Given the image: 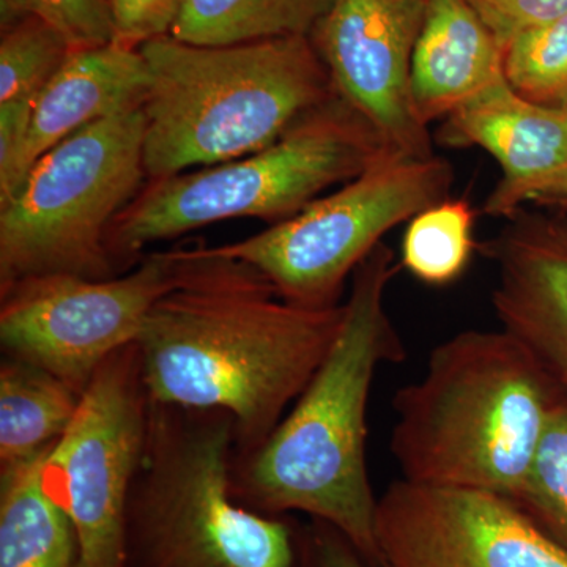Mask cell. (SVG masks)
Wrapping results in <instances>:
<instances>
[{
  "label": "cell",
  "mask_w": 567,
  "mask_h": 567,
  "mask_svg": "<svg viewBox=\"0 0 567 567\" xmlns=\"http://www.w3.org/2000/svg\"><path fill=\"white\" fill-rule=\"evenodd\" d=\"M181 281L145 317L136 344L153 402L233 420L246 456L264 445L311 382L346 306L289 303L240 260L175 249Z\"/></svg>",
  "instance_id": "6da1fadb"
},
{
  "label": "cell",
  "mask_w": 567,
  "mask_h": 567,
  "mask_svg": "<svg viewBox=\"0 0 567 567\" xmlns=\"http://www.w3.org/2000/svg\"><path fill=\"white\" fill-rule=\"evenodd\" d=\"M401 264L385 241L352 276L344 322L311 382L264 445L234 473V494L268 514H309L379 567L377 502L365 464L368 405L380 365L405 347L386 311Z\"/></svg>",
  "instance_id": "7a4b0ae2"
},
{
  "label": "cell",
  "mask_w": 567,
  "mask_h": 567,
  "mask_svg": "<svg viewBox=\"0 0 567 567\" xmlns=\"http://www.w3.org/2000/svg\"><path fill=\"white\" fill-rule=\"evenodd\" d=\"M558 391L507 331L453 336L395 393L390 447L402 480L516 498Z\"/></svg>",
  "instance_id": "3957f363"
},
{
  "label": "cell",
  "mask_w": 567,
  "mask_h": 567,
  "mask_svg": "<svg viewBox=\"0 0 567 567\" xmlns=\"http://www.w3.org/2000/svg\"><path fill=\"white\" fill-rule=\"evenodd\" d=\"M140 51L148 181L262 151L336 93L311 37L204 47L166 35Z\"/></svg>",
  "instance_id": "277c9868"
},
{
  "label": "cell",
  "mask_w": 567,
  "mask_h": 567,
  "mask_svg": "<svg viewBox=\"0 0 567 567\" xmlns=\"http://www.w3.org/2000/svg\"><path fill=\"white\" fill-rule=\"evenodd\" d=\"M391 152L374 126L336 92L262 151L145 183L112 223L107 249L123 268L140 262L147 246L215 223L254 218L274 226Z\"/></svg>",
  "instance_id": "5b68a950"
},
{
  "label": "cell",
  "mask_w": 567,
  "mask_h": 567,
  "mask_svg": "<svg viewBox=\"0 0 567 567\" xmlns=\"http://www.w3.org/2000/svg\"><path fill=\"white\" fill-rule=\"evenodd\" d=\"M234 423L151 399L126 509V567H297L292 532L238 505Z\"/></svg>",
  "instance_id": "8992f818"
},
{
  "label": "cell",
  "mask_w": 567,
  "mask_h": 567,
  "mask_svg": "<svg viewBox=\"0 0 567 567\" xmlns=\"http://www.w3.org/2000/svg\"><path fill=\"white\" fill-rule=\"evenodd\" d=\"M147 182L142 106L44 153L0 207V289L35 276H117L107 233Z\"/></svg>",
  "instance_id": "52a82bcc"
},
{
  "label": "cell",
  "mask_w": 567,
  "mask_h": 567,
  "mask_svg": "<svg viewBox=\"0 0 567 567\" xmlns=\"http://www.w3.org/2000/svg\"><path fill=\"white\" fill-rule=\"evenodd\" d=\"M453 181L446 159L391 152L292 218L245 240L200 249L251 265L289 303L333 308L347 278L383 235L446 199Z\"/></svg>",
  "instance_id": "ba28073f"
},
{
  "label": "cell",
  "mask_w": 567,
  "mask_h": 567,
  "mask_svg": "<svg viewBox=\"0 0 567 567\" xmlns=\"http://www.w3.org/2000/svg\"><path fill=\"white\" fill-rule=\"evenodd\" d=\"M151 395L136 342L107 358L48 450V492L69 514L80 567H126V509L147 443Z\"/></svg>",
  "instance_id": "9c48e42d"
},
{
  "label": "cell",
  "mask_w": 567,
  "mask_h": 567,
  "mask_svg": "<svg viewBox=\"0 0 567 567\" xmlns=\"http://www.w3.org/2000/svg\"><path fill=\"white\" fill-rule=\"evenodd\" d=\"M175 249L142 257L106 279L35 276L0 289V344L69 383L78 393L104 361L140 338L156 301L181 281Z\"/></svg>",
  "instance_id": "30bf717a"
},
{
  "label": "cell",
  "mask_w": 567,
  "mask_h": 567,
  "mask_svg": "<svg viewBox=\"0 0 567 567\" xmlns=\"http://www.w3.org/2000/svg\"><path fill=\"white\" fill-rule=\"evenodd\" d=\"M379 567H567V548L494 492L398 480L377 502Z\"/></svg>",
  "instance_id": "8fae6325"
},
{
  "label": "cell",
  "mask_w": 567,
  "mask_h": 567,
  "mask_svg": "<svg viewBox=\"0 0 567 567\" xmlns=\"http://www.w3.org/2000/svg\"><path fill=\"white\" fill-rule=\"evenodd\" d=\"M425 0H334L312 32L336 92L394 152L434 156L412 99V58Z\"/></svg>",
  "instance_id": "7c38bea8"
},
{
  "label": "cell",
  "mask_w": 567,
  "mask_h": 567,
  "mask_svg": "<svg viewBox=\"0 0 567 567\" xmlns=\"http://www.w3.org/2000/svg\"><path fill=\"white\" fill-rule=\"evenodd\" d=\"M439 140L483 148L498 163L486 215L511 219L528 203L567 204V107L529 102L505 78L446 117Z\"/></svg>",
  "instance_id": "4fadbf2b"
},
{
  "label": "cell",
  "mask_w": 567,
  "mask_h": 567,
  "mask_svg": "<svg viewBox=\"0 0 567 567\" xmlns=\"http://www.w3.org/2000/svg\"><path fill=\"white\" fill-rule=\"evenodd\" d=\"M480 251L495 265L496 319L567 393V221L517 213Z\"/></svg>",
  "instance_id": "5bb4252c"
},
{
  "label": "cell",
  "mask_w": 567,
  "mask_h": 567,
  "mask_svg": "<svg viewBox=\"0 0 567 567\" xmlns=\"http://www.w3.org/2000/svg\"><path fill=\"white\" fill-rule=\"evenodd\" d=\"M151 74L140 50L110 44L71 51L33 104L31 128L6 205L44 153L71 134L122 111L141 107Z\"/></svg>",
  "instance_id": "9a60e30c"
},
{
  "label": "cell",
  "mask_w": 567,
  "mask_h": 567,
  "mask_svg": "<svg viewBox=\"0 0 567 567\" xmlns=\"http://www.w3.org/2000/svg\"><path fill=\"white\" fill-rule=\"evenodd\" d=\"M505 80V51L466 0H425L412 58V99L425 126Z\"/></svg>",
  "instance_id": "2e32d148"
},
{
  "label": "cell",
  "mask_w": 567,
  "mask_h": 567,
  "mask_svg": "<svg viewBox=\"0 0 567 567\" xmlns=\"http://www.w3.org/2000/svg\"><path fill=\"white\" fill-rule=\"evenodd\" d=\"M48 450L0 470V567H80L76 529L44 484Z\"/></svg>",
  "instance_id": "e0dca14e"
},
{
  "label": "cell",
  "mask_w": 567,
  "mask_h": 567,
  "mask_svg": "<svg viewBox=\"0 0 567 567\" xmlns=\"http://www.w3.org/2000/svg\"><path fill=\"white\" fill-rule=\"evenodd\" d=\"M81 395L47 369L6 354L0 364V470L54 445Z\"/></svg>",
  "instance_id": "ac0fdd59"
},
{
  "label": "cell",
  "mask_w": 567,
  "mask_h": 567,
  "mask_svg": "<svg viewBox=\"0 0 567 567\" xmlns=\"http://www.w3.org/2000/svg\"><path fill=\"white\" fill-rule=\"evenodd\" d=\"M334 0H182L171 37L204 47L311 37Z\"/></svg>",
  "instance_id": "d6986e66"
},
{
  "label": "cell",
  "mask_w": 567,
  "mask_h": 567,
  "mask_svg": "<svg viewBox=\"0 0 567 567\" xmlns=\"http://www.w3.org/2000/svg\"><path fill=\"white\" fill-rule=\"evenodd\" d=\"M476 213L466 199H443L410 219L401 267L427 286H447L465 274L476 251Z\"/></svg>",
  "instance_id": "ffe728a7"
},
{
  "label": "cell",
  "mask_w": 567,
  "mask_h": 567,
  "mask_svg": "<svg viewBox=\"0 0 567 567\" xmlns=\"http://www.w3.org/2000/svg\"><path fill=\"white\" fill-rule=\"evenodd\" d=\"M517 503L567 548V393L559 388Z\"/></svg>",
  "instance_id": "44dd1931"
},
{
  "label": "cell",
  "mask_w": 567,
  "mask_h": 567,
  "mask_svg": "<svg viewBox=\"0 0 567 567\" xmlns=\"http://www.w3.org/2000/svg\"><path fill=\"white\" fill-rule=\"evenodd\" d=\"M71 51L65 37L37 14L2 31L0 103L35 100Z\"/></svg>",
  "instance_id": "7402d4cb"
},
{
  "label": "cell",
  "mask_w": 567,
  "mask_h": 567,
  "mask_svg": "<svg viewBox=\"0 0 567 567\" xmlns=\"http://www.w3.org/2000/svg\"><path fill=\"white\" fill-rule=\"evenodd\" d=\"M505 78L529 102L567 107V14L507 44Z\"/></svg>",
  "instance_id": "603a6c76"
},
{
  "label": "cell",
  "mask_w": 567,
  "mask_h": 567,
  "mask_svg": "<svg viewBox=\"0 0 567 567\" xmlns=\"http://www.w3.org/2000/svg\"><path fill=\"white\" fill-rule=\"evenodd\" d=\"M32 13L54 25L71 50L104 47L115 41L110 0H29Z\"/></svg>",
  "instance_id": "cb8c5ba5"
},
{
  "label": "cell",
  "mask_w": 567,
  "mask_h": 567,
  "mask_svg": "<svg viewBox=\"0 0 567 567\" xmlns=\"http://www.w3.org/2000/svg\"><path fill=\"white\" fill-rule=\"evenodd\" d=\"M503 51L520 33L567 14V0H466Z\"/></svg>",
  "instance_id": "d4e9b609"
},
{
  "label": "cell",
  "mask_w": 567,
  "mask_h": 567,
  "mask_svg": "<svg viewBox=\"0 0 567 567\" xmlns=\"http://www.w3.org/2000/svg\"><path fill=\"white\" fill-rule=\"evenodd\" d=\"M182 0H122L112 9L115 43L140 50L147 41L171 35Z\"/></svg>",
  "instance_id": "484cf974"
},
{
  "label": "cell",
  "mask_w": 567,
  "mask_h": 567,
  "mask_svg": "<svg viewBox=\"0 0 567 567\" xmlns=\"http://www.w3.org/2000/svg\"><path fill=\"white\" fill-rule=\"evenodd\" d=\"M35 100L0 103V204L9 199L18 162L31 128Z\"/></svg>",
  "instance_id": "4316f807"
},
{
  "label": "cell",
  "mask_w": 567,
  "mask_h": 567,
  "mask_svg": "<svg viewBox=\"0 0 567 567\" xmlns=\"http://www.w3.org/2000/svg\"><path fill=\"white\" fill-rule=\"evenodd\" d=\"M301 567H375L336 529L319 525L301 544Z\"/></svg>",
  "instance_id": "83f0119b"
},
{
  "label": "cell",
  "mask_w": 567,
  "mask_h": 567,
  "mask_svg": "<svg viewBox=\"0 0 567 567\" xmlns=\"http://www.w3.org/2000/svg\"><path fill=\"white\" fill-rule=\"evenodd\" d=\"M32 9L29 0H0V25L7 31L11 25L18 24L31 17Z\"/></svg>",
  "instance_id": "f1b7e54d"
},
{
  "label": "cell",
  "mask_w": 567,
  "mask_h": 567,
  "mask_svg": "<svg viewBox=\"0 0 567 567\" xmlns=\"http://www.w3.org/2000/svg\"><path fill=\"white\" fill-rule=\"evenodd\" d=\"M122 0H110V3H111V9H114L115 6H118V3H121Z\"/></svg>",
  "instance_id": "f546056e"
},
{
  "label": "cell",
  "mask_w": 567,
  "mask_h": 567,
  "mask_svg": "<svg viewBox=\"0 0 567 567\" xmlns=\"http://www.w3.org/2000/svg\"><path fill=\"white\" fill-rule=\"evenodd\" d=\"M566 207H567V204H566Z\"/></svg>",
  "instance_id": "4dcf8cb0"
},
{
  "label": "cell",
  "mask_w": 567,
  "mask_h": 567,
  "mask_svg": "<svg viewBox=\"0 0 567 567\" xmlns=\"http://www.w3.org/2000/svg\"><path fill=\"white\" fill-rule=\"evenodd\" d=\"M301 567V566H300Z\"/></svg>",
  "instance_id": "1f68e13d"
}]
</instances>
